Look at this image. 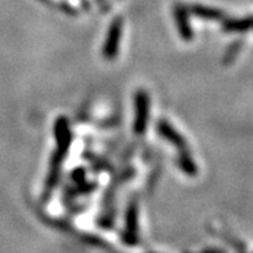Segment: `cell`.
I'll return each mask as SVG.
<instances>
[{"mask_svg":"<svg viewBox=\"0 0 253 253\" xmlns=\"http://www.w3.org/2000/svg\"><path fill=\"white\" fill-rule=\"evenodd\" d=\"M147 117H149V97L140 90L136 96V120H134V132L142 134L146 129Z\"/></svg>","mask_w":253,"mask_h":253,"instance_id":"cell-1","label":"cell"},{"mask_svg":"<svg viewBox=\"0 0 253 253\" xmlns=\"http://www.w3.org/2000/svg\"><path fill=\"white\" fill-rule=\"evenodd\" d=\"M137 233V207L136 204H132L128 208L126 212V234L129 235L130 239L136 235Z\"/></svg>","mask_w":253,"mask_h":253,"instance_id":"cell-8","label":"cell"},{"mask_svg":"<svg viewBox=\"0 0 253 253\" xmlns=\"http://www.w3.org/2000/svg\"><path fill=\"white\" fill-rule=\"evenodd\" d=\"M180 166L190 176L197 174V166H195V163H194L190 155H187V154H182V157L180 158Z\"/></svg>","mask_w":253,"mask_h":253,"instance_id":"cell-9","label":"cell"},{"mask_svg":"<svg viewBox=\"0 0 253 253\" xmlns=\"http://www.w3.org/2000/svg\"><path fill=\"white\" fill-rule=\"evenodd\" d=\"M253 27L252 18H242V20H227L223 24V30L227 33H244Z\"/></svg>","mask_w":253,"mask_h":253,"instance_id":"cell-5","label":"cell"},{"mask_svg":"<svg viewBox=\"0 0 253 253\" xmlns=\"http://www.w3.org/2000/svg\"><path fill=\"white\" fill-rule=\"evenodd\" d=\"M176 20L177 25H178V30H180L181 35H182L183 39L190 40L191 39V29L189 26V22H187V14L183 9H177L176 10Z\"/></svg>","mask_w":253,"mask_h":253,"instance_id":"cell-6","label":"cell"},{"mask_svg":"<svg viewBox=\"0 0 253 253\" xmlns=\"http://www.w3.org/2000/svg\"><path fill=\"white\" fill-rule=\"evenodd\" d=\"M158 130L159 133L163 137H166L167 140L172 142L174 146H177L178 149H182L181 151L186 150V143L183 141V137L180 136V133L174 129L173 126H170L167 122H160L159 126H158Z\"/></svg>","mask_w":253,"mask_h":253,"instance_id":"cell-4","label":"cell"},{"mask_svg":"<svg viewBox=\"0 0 253 253\" xmlns=\"http://www.w3.org/2000/svg\"><path fill=\"white\" fill-rule=\"evenodd\" d=\"M122 37V20H115L111 25L109 34H107L106 43L103 48V54L107 60H113L118 54V45H119V40Z\"/></svg>","mask_w":253,"mask_h":253,"instance_id":"cell-2","label":"cell"},{"mask_svg":"<svg viewBox=\"0 0 253 253\" xmlns=\"http://www.w3.org/2000/svg\"><path fill=\"white\" fill-rule=\"evenodd\" d=\"M56 137H57V143H58V150L66 154L69 150L71 142V134L67 122L63 118L60 120H57L56 124Z\"/></svg>","mask_w":253,"mask_h":253,"instance_id":"cell-3","label":"cell"},{"mask_svg":"<svg viewBox=\"0 0 253 253\" xmlns=\"http://www.w3.org/2000/svg\"><path fill=\"white\" fill-rule=\"evenodd\" d=\"M193 12L200 18H206V20H221L223 17L222 12L213 8L202 7V5H195L193 7Z\"/></svg>","mask_w":253,"mask_h":253,"instance_id":"cell-7","label":"cell"}]
</instances>
